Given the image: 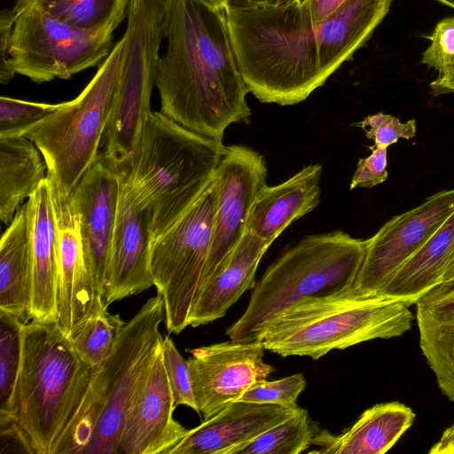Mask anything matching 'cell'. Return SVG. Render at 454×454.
<instances>
[{"instance_id": "1", "label": "cell", "mask_w": 454, "mask_h": 454, "mask_svg": "<svg viewBox=\"0 0 454 454\" xmlns=\"http://www.w3.org/2000/svg\"><path fill=\"white\" fill-rule=\"evenodd\" d=\"M155 86L160 112L182 126L223 140L233 123H248V90L234 58L224 13L200 0H166Z\"/></svg>"}, {"instance_id": "2", "label": "cell", "mask_w": 454, "mask_h": 454, "mask_svg": "<svg viewBox=\"0 0 454 454\" xmlns=\"http://www.w3.org/2000/svg\"><path fill=\"white\" fill-rule=\"evenodd\" d=\"M163 321L157 294L126 323L111 355L91 368L83 401L52 454H119L128 411L161 349Z\"/></svg>"}, {"instance_id": "3", "label": "cell", "mask_w": 454, "mask_h": 454, "mask_svg": "<svg viewBox=\"0 0 454 454\" xmlns=\"http://www.w3.org/2000/svg\"><path fill=\"white\" fill-rule=\"evenodd\" d=\"M368 239L342 231L309 235L285 250L253 289L243 315L226 330L230 340H261L291 307L310 298L351 291L363 266Z\"/></svg>"}, {"instance_id": "4", "label": "cell", "mask_w": 454, "mask_h": 454, "mask_svg": "<svg viewBox=\"0 0 454 454\" xmlns=\"http://www.w3.org/2000/svg\"><path fill=\"white\" fill-rule=\"evenodd\" d=\"M90 376L91 367L56 323L30 320L22 325L11 419L27 434L34 454H52L83 401Z\"/></svg>"}, {"instance_id": "5", "label": "cell", "mask_w": 454, "mask_h": 454, "mask_svg": "<svg viewBox=\"0 0 454 454\" xmlns=\"http://www.w3.org/2000/svg\"><path fill=\"white\" fill-rule=\"evenodd\" d=\"M224 148L223 140L192 131L161 112L148 115L128 169L151 212L153 240L203 193Z\"/></svg>"}, {"instance_id": "6", "label": "cell", "mask_w": 454, "mask_h": 454, "mask_svg": "<svg viewBox=\"0 0 454 454\" xmlns=\"http://www.w3.org/2000/svg\"><path fill=\"white\" fill-rule=\"evenodd\" d=\"M413 315L406 302L350 291L307 299L285 311L261 341L265 349L287 357L315 360L333 349H344L374 339H391L411 328Z\"/></svg>"}, {"instance_id": "7", "label": "cell", "mask_w": 454, "mask_h": 454, "mask_svg": "<svg viewBox=\"0 0 454 454\" xmlns=\"http://www.w3.org/2000/svg\"><path fill=\"white\" fill-rule=\"evenodd\" d=\"M124 41L117 42L96 74L74 99L31 128L25 137L37 146L47 176L71 194L99 155L114 106Z\"/></svg>"}, {"instance_id": "8", "label": "cell", "mask_w": 454, "mask_h": 454, "mask_svg": "<svg viewBox=\"0 0 454 454\" xmlns=\"http://www.w3.org/2000/svg\"><path fill=\"white\" fill-rule=\"evenodd\" d=\"M166 0H130L114 106L105 134L104 159L129 168L150 110L164 38Z\"/></svg>"}, {"instance_id": "9", "label": "cell", "mask_w": 454, "mask_h": 454, "mask_svg": "<svg viewBox=\"0 0 454 454\" xmlns=\"http://www.w3.org/2000/svg\"><path fill=\"white\" fill-rule=\"evenodd\" d=\"M216 201L214 176L195 203L152 242L153 286L163 300L169 333L189 325L210 251Z\"/></svg>"}, {"instance_id": "10", "label": "cell", "mask_w": 454, "mask_h": 454, "mask_svg": "<svg viewBox=\"0 0 454 454\" xmlns=\"http://www.w3.org/2000/svg\"><path fill=\"white\" fill-rule=\"evenodd\" d=\"M12 9L9 57L16 74L35 82L68 79L104 61L114 48L112 33L74 29L32 6Z\"/></svg>"}, {"instance_id": "11", "label": "cell", "mask_w": 454, "mask_h": 454, "mask_svg": "<svg viewBox=\"0 0 454 454\" xmlns=\"http://www.w3.org/2000/svg\"><path fill=\"white\" fill-rule=\"evenodd\" d=\"M266 178L263 155L245 145L225 146L215 173L216 211L200 290L222 269L246 234L250 210L267 184Z\"/></svg>"}, {"instance_id": "12", "label": "cell", "mask_w": 454, "mask_h": 454, "mask_svg": "<svg viewBox=\"0 0 454 454\" xmlns=\"http://www.w3.org/2000/svg\"><path fill=\"white\" fill-rule=\"evenodd\" d=\"M453 212L454 189H450L387 221L369 239L363 266L350 293L361 297L379 295L401 265Z\"/></svg>"}, {"instance_id": "13", "label": "cell", "mask_w": 454, "mask_h": 454, "mask_svg": "<svg viewBox=\"0 0 454 454\" xmlns=\"http://www.w3.org/2000/svg\"><path fill=\"white\" fill-rule=\"evenodd\" d=\"M118 169L120 194L103 293L106 305L153 286L151 212L137 191L128 168Z\"/></svg>"}, {"instance_id": "14", "label": "cell", "mask_w": 454, "mask_h": 454, "mask_svg": "<svg viewBox=\"0 0 454 454\" xmlns=\"http://www.w3.org/2000/svg\"><path fill=\"white\" fill-rule=\"evenodd\" d=\"M261 340L221 342L191 350L189 372L198 414L207 420L274 371Z\"/></svg>"}, {"instance_id": "15", "label": "cell", "mask_w": 454, "mask_h": 454, "mask_svg": "<svg viewBox=\"0 0 454 454\" xmlns=\"http://www.w3.org/2000/svg\"><path fill=\"white\" fill-rule=\"evenodd\" d=\"M48 179L58 235L59 316L56 324L67 338L105 302L97 291L86 261L71 195L62 192Z\"/></svg>"}, {"instance_id": "16", "label": "cell", "mask_w": 454, "mask_h": 454, "mask_svg": "<svg viewBox=\"0 0 454 454\" xmlns=\"http://www.w3.org/2000/svg\"><path fill=\"white\" fill-rule=\"evenodd\" d=\"M119 169L99 153L71 192L86 261L103 297L120 194Z\"/></svg>"}, {"instance_id": "17", "label": "cell", "mask_w": 454, "mask_h": 454, "mask_svg": "<svg viewBox=\"0 0 454 454\" xmlns=\"http://www.w3.org/2000/svg\"><path fill=\"white\" fill-rule=\"evenodd\" d=\"M175 409L160 349L128 411L119 454H168L189 432L173 418Z\"/></svg>"}, {"instance_id": "18", "label": "cell", "mask_w": 454, "mask_h": 454, "mask_svg": "<svg viewBox=\"0 0 454 454\" xmlns=\"http://www.w3.org/2000/svg\"><path fill=\"white\" fill-rule=\"evenodd\" d=\"M32 262L30 318L59 320L58 235L50 183L46 178L26 202Z\"/></svg>"}, {"instance_id": "19", "label": "cell", "mask_w": 454, "mask_h": 454, "mask_svg": "<svg viewBox=\"0 0 454 454\" xmlns=\"http://www.w3.org/2000/svg\"><path fill=\"white\" fill-rule=\"evenodd\" d=\"M297 408L231 402L215 416L189 430L168 454H229L233 448L253 440L291 416Z\"/></svg>"}, {"instance_id": "20", "label": "cell", "mask_w": 454, "mask_h": 454, "mask_svg": "<svg viewBox=\"0 0 454 454\" xmlns=\"http://www.w3.org/2000/svg\"><path fill=\"white\" fill-rule=\"evenodd\" d=\"M322 172L321 164H309L279 184H266L252 206L247 231L273 243L292 223L318 206Z\"/></svg>"}, {"instance_id": "21", "label": "cell", "mask_w": 454, "mask_h": 454, "mask_svg": "<svg viewBox=\"0 0 454 454\" xmlns=\"http://www.w3.org/2000/svg\"><path fill=\"white\" fill-rule=\"evenodd\" d=\"M419 346L442 393L454 403V276L416 302Z\"/></svg>"}, {"instance_id": "22", "label": "cell", "mask_w": 454, "mask_h": 454, "mask_svg": "<svg viewBox=\"0 0 454 454\" xmlns=\"http://www.w3.org/2000/svg\"><path fill=\"white\" fill-rule=\"evenodd\" d=\"M271 242L247 231L222 269L200 290L189 320L193 327L223 317L247 290L255 286V272Z\"/></svg>"}, {"instance_id": "23", "label": "cell", "mask_w": 454, "mask_h": 454, "mask_svg": "<svg viewBox=\"0 0 454 454\" xmlns=\"http://www.w3.org/2000/svg\"><path fill=\"white\" fill-rule=\"evenodd\" d=\"M415 413L403 403L391 402L367 409L340 434L318 432L311 443L316 454H383L411 427Z\"/></svg>"}, {"instance_id": "24", "label": "cell", "mask_w": 454, "mask_h": 454, "mask_svg": "<svg viewBox=\"0 0 454 454\" xmlns=\"http://www.w3.org/2000/svg\"><path fill=\"white\" fill-rule=\"evenodd\" d=\"M454 248V212L388 280L379 295L408 305L443 281Z\"/></svg>"}, {"instance_id": "25", "label": "cell", "mask_w": 454, "mask_h": 454, "mask_svg": "<svg viewBox=\"0 0 454 454\" xmlns=\"http://www.w3.org/2000/svg\"><path fill=\"white\" fill-rule=\"evenodd\" d=\"M32 262L26 203L21 205L0 242V310L23 324L30 318Z\"/></svg>"}, {"instance_id": "26", "label": "cell", "mask_w": 454, "mask_h": 454, "mask_svg": "<svg viewBox=\"0 0 454 454\" xmlns=\"http://www.w3.org/2000/svg\"><path fill=\"white\" fill-rule=\"evenodd\" d=\"M47 176L44 158L25 136L0 138V218L9 225Z\"/></svg>"}, {"instance_id": "27", "label": "cell", "mask_w": 454, "mask_h": 454, "mask_svg": "<svg viewBox=\"0 0 454 454\" xmlns=\"http://www.w3.org/2000/svg\"><path fill=\"white\" fill-rule=\"evenodd\" d=\"M130 0H18L14 7L32 6L74 29L112 33L123 20Z\"/></svg>"}, {"instance_id": "28", "label": "cell", "mask_w": 454, "mask_h": 454, "mask_svg": "<svg viewBox=\"0 0 454 454\" xmlns=\"http://www.w3.org/2000/svg\"><path fill=\"white\" fill-rule=\"evenodd\" d=\"M316 434L308 411L298 407L291 416L229 454H299L312 445Z\"/></svg>"}, {"instance_id": "29", "label": "cell", "mask_w": 454, "mask_h": 454, "mask_svg": "<svg viewBox=\"0 0 454 454\" xmlns=\"http://www.w3.org/2000/svg\"><path fill=\"white\" fill-rule=\"evenodd\" d=\"M104 303L67 336L79 357L91 368L114 351L126 323Z\"/></svg>"}, {"instance_id": "30", "label": "cell", "mask_w": 454, "mask_h": 454, "mask_svg": "<svg viewBox=\"0 0 454 454\" xmlns=\"http://www.w3.org/2000/svg\"><path fill=\"white\" fill-rule=\"evenodd\" d=\"M23 324L0 310V420L11 419L12 402L17 380Z\"/></svg>"}, {"instance_id": "31", "label": "cell", "mask_w": 454, "mask_h": 454, "mask_svg": "<svg viewBox=\"0 0 454 454\" xmlns=\"http://www.w3.org/2000/svg\"><path fill=\"white\" fill-rule=\"evenodd\" d=\"M59 104L0 98V138L18 137L54 113Z\"/></svg>"}, {"instance_id": "32", "label": "cell", "mask_w": 454, "mask_h": 454, "mask_svg": "<svg viewBox=\"0 0 454 454\" xmlns=\"http://www.w3.org/2000/svg\"><path fill=\"white\" fill-rule=\"evenodd\" d=\"M306 385V380L301 373L273 381L263 380L249 387L237 401L295 409L298 407L297 398Z\"/></svg>"}, {"instance_id": "33", "label": "cell", "mask_w": 454, "mask_h": 454, "mask_svg": "<svg viewBox=\"0 0 454 454\" xmlns=\"http://www.w3.org/2000/svg\"><path fill=\"white\" fill-rule=\"evenodd\" d=\"M161 351L175 406L184 405L193 409L198 413L188 361L179 353L169 335L163 337Z\"/></svg>"}, {"instance_id": "34", "label": "cell", "mask_w": 454, "mask_h": 454, "mask_svg": "<svg viewBox=\"0 0 454 454\" xmlns=\"http://www.w3.org/2000/svg\"><path fill=\"white\" fill-rule=\"evenodd\" d=\"M430 44L421 62L439 72V75L454 73V17L442 20L428 37Z\"/></svg>"}, {"instance_id": "35", "label": "cell", "mask_w": 454, "mask_h": 454, "mask_svg": "<svg viewBox=\"0 0 454 454\" xmlns=\"http://www.w3.org/2000/svg\"><path fill=\"white\" fill-rule=\"evenodd\" d=\"M352 125L363 129L366 137L374 141L375 146L387 148L400 138L413 137L417 131L414 119L403 123L397 117L383 113L368 115L362 121Z\"/></svg>"}, {"instance_id": "36", "label": "cell", "mask_w": 454, "mask_h": 454, "mask_svg": "<svg viewBox=\"0 0 454 454\" xmlns=\"http://www.w3.org/2000/svg\"><path fill=\"white\" fill-rule=\"evenodd\" d=\"M372 153L359 159L351 179L349 189L356 187L372 188L387 178V147L371 146Z\"/></svg>"}, {"instance_id": "37", "label": "cell", "mask_w": 454, "mask_h": 454, "mask_svg": "<svg viewBox=\"0 0 454 454\" xmlns=\"http://www.w3.org/2000/svg\"><path fill=\"white\" fill-rule=\"evenodd\" d=\"M15 22L13 9H4L0 12V82H9L16 74L9 57V47Z\"/></svg>"}, {"instance_id": "38", "label": "cell", "mask_w": 454, "mask_h": 454, "mask_svg": "<svg viewBox=\"0 0 454 454\" xmlns=\"http://www.w3.org/2000/svg\"><path fill=\"white\" fill-rule=\"evenodd\" d=\"M0 453L34 454L27 434L12 419L0 420Z\"/></svg>"}, {"instance_id": "39", "label": "cell", "mask_w": 454, "mask_h": 454, "mask_svg": "<svg viewBox=\"0 0 454 454\" xmlns=\"http://www.w3.org/2000/svg\"><path fill=\"white\" fill-rule=\"evenodd\" d=\"M208 7L223 13L257 8L261 6H279L292 4L297 0H200Z\"/></svg>"}, {"instance_id": "40", "label": "cell", "mask_w": 454, "mask_h": 454, "mask_svg": "<svg viewBox=\"0 0 454 454\" xmlns=\"http://www.w3.org/2000/svg\"><path fill=\"white\" fill-rule=\"evenodd\" d=\"M308 10L314 26H317L346 0H301Z\"/></svg>"}, {"instance_id": "41", "label": "cell", "mask_w": 454, "mask_h": 454, "mask_svg": "<svg viewBox=\"0 0 454 454\" xmlns=\"http://www.w3.org/2000/svg\"><path fill=\"white\" fill-rule=\"evenodd\" d=\"M430 454H454V423L448 427L429 450Z\"/></svg>"}, {"instance_id": "42", "label": "cell", "mask_w": 454, "mask_h": 454, "mask_svg": "<svg viewBox=\"0 0 454 454\" xmlns=\"http://www.w3.org/2000/svg\"><path fill=\"white\" fill-rule=\"evenodd\" d=\"M432 94L434 96L454 92V73L439 75L430 83Z\"/></svg>"}, {"instance_id": "43", "label": "cell", "mask_w": 454, "mask_h": 454, "mask_svg": "<svg viewBox=\"0 0 454 454\" xmlns=\"http://www.w3.org/2000/svg\"><path fill=\"white\" fill-rule=\"evenodd\" d=\"M452 276H454V248H453V251L450 255V262H449V264H448V267L446 270L444 279L449 278Z\"/></svg>"}, {"instance_id": "44", "label": "cell", "mask_w": 454, "mask_h": 454, "mask_svg": "<svg viewBox=\"0 0 454 454\" xmlns=\"http://www.w3.org/2000/svg\"><path fill=\"white\" fill-rule=\"evenodd\" d=\"M454 9V0H437Z\"/></svg>"}]
</instances>
